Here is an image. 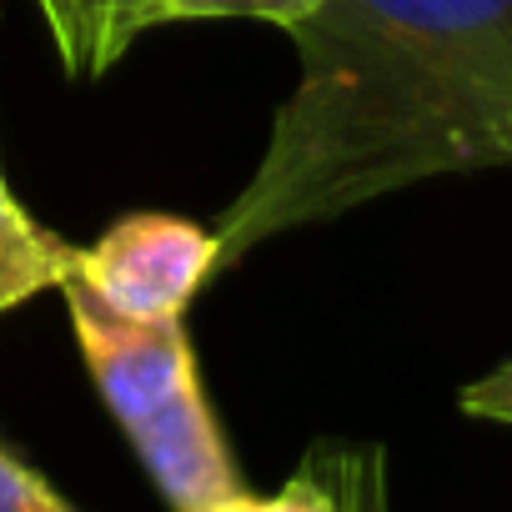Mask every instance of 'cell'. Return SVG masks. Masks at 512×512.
Instances as JSON below:
<instances>
[{
  "label": "cell",
  "instance_id": "6da1fadb",
  "mask_svg": "<svg viewBox=\"0 0 512 512\" xmlns=\"http://www.w3.org/2000/svg\"><path fill=\"white\" fill-rule=\"evenodd\" d=\"M221 262L387 191L512 161V0H317Z\"/></svg>",
  "mask_w": 512,
  "mask_h": 512
},
{
  "label": "cell",
  "instance_id": "7a4b0ae2",
  "mask_svg": "<svg viewBox=\"0 0 512 512\" xmlns=\"http://www.w3.org/2000/svg\"><path fill=\"white\" fill-rule=\"evenodd\" d=\"M61 292H66V312L86 352V367L111 417L131 437L136 457L146 462L151 482L171 502V512H211L216 502L241 492L221 427L206 407L181 317L131 322L111 312L76 277V267L61 282Z\"/></svg>",
  "mask_w": 512,
  "mask_h": 512
},
{
  "label": "cell",
  "instance_id": "3957f363",
  "mask_svg": "<svg viewBox=\"0 0 512 512\" xmlns=\"http://www.w3.org/2000/svg\"><path fill=\"white\" fill-rule=\"evenodd\" d=\"M216 262H221L216 231L181 216L136 211L106 226L96 246L76 251V277L111 312L131 322H166L186 312V302L201 292Z\"/></svg>",
  "mask_w": 512,
  "mask_h": 512
},
{
  "label": "cell",
  "instance_id": "277c9868",
  "mask_svg": "<svg viewBox=\"0 0 512 512\" xmlns=\"http://www.w3.org/2000/svg\"><path fill=\"white\" fill-rule=\"evenodd\" d=\"M76 267V246L56 241L46 226L26 216V206L11 196L6 171H0V312L21 307L26 297L61 287Z\"/></svg>",
  "mask_w": 512,
  "mask_h": 512
},
{
  "label": "cell",
  "instance_id": "5b68a950",
  "mask_svg": "<svg viewBox=\"0 0 512 512\" xmlns=\"http://www.w3.org/2000/svg\"><path fill=\"white\" fill-rule=\"evenodd\" d=\"M317 0H126L121 6V46L171 21H272L292 31Z\"/></svg>",
  "mask_w": 512,
  "mask_h": 512
},
{
  "label": "cell",
  "instance_id": "8992f818",
  "mask_svg": "<svg viewBox=\"0 0 512 512\" xmlns=\"http://www.w3.org/2000/svg\"><path fill=\"white\" fill-rule=\"evenodd\" d=\"M211 512H352L347 502V487L337 477V462H332V447L312 452L302 462V472L272 492V497H251V492H231L226 502H216Z\"/></svg>",
  "mask_w": 512,
  "mask_h": 512
},
{
  "label": "cell",
  "instance_id": "52a82bcc",
  "mask_svg": "<svg viewBox=\"0 0 512 512\" xmlns=\"http://www.w3.org/2000/svg\"><path fill=\"white\" fill-rule=\"evenodd\" d=\"M0 512H76V507L11 447H0Z\"/></svg>",
  "mask_w": 512,
  "mask_h": 512
},
{
  "label": "cell",
  "instance_id": "ba28073f",
  "mask_svg": "<svg viewBox=\"0 0 512 512\" xmlns=\"http://www.w3.org/2000/svg\"><path fill=\"white\" fill-rule=\"evenodd\" d=\"M332 462H337V477H342V487H347V502H352V512H387V482H382V452H357V447H347V452H332Z\"/></svg>",
  "mask_w": 512,
  "mask_h": 512
},
{
  "label": "cell",
  "instance_id": "9c48e42d",
  "mask_svg": "<svg viewBox=\"0 0 512 512\" xmlns=\"http://www.w3.org/2000/svg\"><path fill=\"white\" fill-rule=\"evenodd\" d=\"M457 407H462L467 417L507 422V427H512V362H502V367H492L487 377L467 382V387H462V397H457Z\"/></svg>",
  "mask_w": 512,
  "mask_h": 512
}]
</instances>
